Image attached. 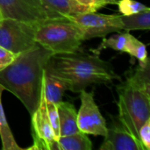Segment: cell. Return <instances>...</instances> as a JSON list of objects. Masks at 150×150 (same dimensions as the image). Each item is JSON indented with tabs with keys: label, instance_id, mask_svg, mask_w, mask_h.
Instances as JSON below:
<instances>
[{
	"label": "cell",
	"instance_id": "6",
	"mask_svg": "<svg viewBox=\"0 0 150 150\" xmlns=\"http://www.w3.org/2000/svg\"><path fill=\"white\" fill-rule=\"evenodd\" d=\"M83 33V39L104 38L109 33L122 30V22L120 15H108L90 11L70 18Z\"/></svg>",
	"mask_w": 150,
	"mask_h": 150
},
{
	"label": "cell",
	"instance_id": "18",
	"mask_svg": "<svg viewBox=\"0 0 150 150\" xmlns=\"http://www.w3.org/2000/svg\"><path fill=\"white\" fill-rule=\"evenodd\" d=\"M126 53L138 59L140 63H144L147 61H149L145 44L140 41L132 34H129Z\"/></svg>",
	"mask_w": 150,
	"mask_h": 150
},
{
	"label": "cell",
	"instance_id": "21",
	"mask_svg": "<svg viewBox=\"0 0 150 150\" xmlns=\"http://www.w3.org/2000/svg\"><path fill=\"white\" fill-rule=\"evenodd\" d=\"M19 54L12 53L0 46V71L7 68L18 57Z\"/></svg>",
	"mask_w": 150,
	"mask_h": 150
},
{
	"label": "cell",
	"instance_id": "4",
	"mask_svg": "<svg viewBox=\"0 0 150 150\" xmlns=\"http://www.w3.org/2000/svg\"><path fill=\"white\" fill-rule=\"evenodd\" d=\"M35 40L54 54L77 52L84 40L83 33L70 18H54L36 25Z\"/></svg>",
	"mask_w": 150,
	"mask_h": 150
},
{
	"label": "cell",
	"instance_id": "15",
	"mask_svg": "<svg viewBox=\"0 0 150 150\" xmlns=\"http://www.w3.org/2000/svg\"><path fill=\"white\" fill-rule=\"evenodd\" d=\"M122 22V30H149L150 29V9L140 11L132 15L120 16Z\"/></svg>",
	"mask_w": 150,
	"mask_h": 150
},
{
	"label": "cell",
	"instance_id": "8",
	"mask_svg": "<svg viewBox=\"0 0 150 150\" xmlns=\"http://www.w3.org/2000/svg\"><path fill=\"white\" fill-rule=\"evenodd\" d=\"M0 17L34 24L50 18L41 0H0Z\"/></svg>",
	"mask_w": 150,
	"mask_h": 150
},
{
	"label": "cell",
	"instance_id": "10",
	"mask_svg": "<svg viewBox=\"0 0 150 150\" xmlns=\"http://www.w3.org/2000/svg\"><path fill=\"white\" fill-rule=\"evenodd\" d=\"M100 150H145L143 145L134 138L120 122L107 127Z\"/></svg>",
	"mask_w": 150,
	"mask_h": 150
},
{
	"label": "cell",
	"instance_id": "20",
	"mask_svg": "<svg viewBox=\"0 0 150 150\" xmlns=\"http://www.w3.org/2000/svg\"><path fill=\"white\" fill-rule=\"evenodd\" d=\"M47 102V115L49 119L50 125L52 127L53 132L54 134L56 141H58L60 137V122H59V115L56 108V105L51 102Z\"/></svg>",
	"mask_w": 150,
	"mask_h": 150
},
{
	"label": "cell",
	"instance_id": "12",
	"mask_svg": "<svg viewBox=\"0 0 150 150\" xmlns=\"http://www.w3.org/2000/svg\"><path fill=\"white\" fill-rule=\"evenodd\" d=\"M60 122V136H66L79 132L77 127V112L69 102L61 101L56 104Z\"/></svg>",
	"mask_w": 150,
	"mask_h": 150
},
{
	"label": "cell",
	"instance_id": "3",
	"mask_svg": "<svg viewBox=\"0 0 150 150\" xmlns=\"http://www.w3.org/2000/svg\"><path fill=\"white\" fill-rule=\"evenodd\" d=\"M149 74V61H147L140 63L126 81L117 86L119 120L139 142V130L150 119Z\"/></svg>",
	"mask_w": 150,
	"mask_h": 150
},
{
	"label": "cell",
	"instance_id": "17",
	"mask_svg": "<svg viewBox=\"0 0 150 150\" xmlns=\"http://www.w3.org/2000/svg\"><path fill=\"white\" fill-rule=\"evenodd\" d=\"M129 34H130L129 33H126L114 34V35H112V36H111L110 38H107V39H105L104 37L102 42L98 47V48H96L95 50H92V51L95 54H99L100 52L103 49L112 48L114 50L126 53L127 47V42H128V38H129Z\"/></svg>",
	"mask_w": 150,
	"mask_h": 150
},
{
	"label": "cell",
	"instance_id": "5",
	"mask_svg": "<svg viewBox=\"0 0 150 150\" xmlns=\"http://www.w3.org/2000/svg\"><path fill=\"white\" fill-rule=\"evenodd\" d=\"M37 24L10 18H1L0 46L15 54L30 49L37 43L35 40Z\"/></svg>",
	"mask_w": 150,
	"mask_h": 150
},
{
	"label": "cell",
	"instance_id": "7",
	"mask_svg": "<svg viewBox=\"0 0 150 150\" xmlns=\"http://www.w3.org/2000/svg\"><path fill=\"white\" fill-rule=\"evenodd\" d=\"M32 117V135L33 146L29 149L59 150V145L55 139L52 127L49 122L47 102L44 92V83L42 77V88L40 102L37 110L31 115Z\"/></svg>",
	"mask_w": 150,
	"mask_h": 150
},
{
	"label": "cell",
	"instance_id": "1",
	"mask_svg": "<svg viewBox=\"0 0 150 150\" xmlns=\"http://www.w3.org/2000/svg\"><path fill=\"white\" fill-rule=\"evenodd\" d=\"M53 55V52L36 43L0 71V84L21 101L30 115L39 107L43 72Z\"/></svg>",
	"mask_w": 150,
	"mask_h": 150
},
{
	"label": "cell",
	"instance_id": "22",
	"mask_svg": "<svg viewBox=\"0 0 150 150\" xmlns=\"http://www.w3.org/2000/svg\"><path fill=\"white\" fill-rule=\"evenodd\" d=\"M139 139L145 150H150V119L141 127L139 130Z\"/></svg>",
	"mask_w": 150,
	"mask_h": 150
},
{
	"label": "cell",
	"instance_id": "9",
	"mask_svg": "<svg viewBox=\"0 0 150 150\" xmlns=\"http://www.w3.org/2000/svg\"><path fill=\"white\" fill-rule=\"evenodd\" d=\"M80 99L81 106L77 112L78 129L86 134L105 137L107 131L106 120L95 102L93 93L83 90L80 92Z\"/></svg>",
	"mask_w": 150,
	"mask_h": 150
},
{
	"label": "cell",
	"instance_id": "11",
	"mask_svg": "<svg viewBox=\"0 0 150 150\" xmlns=\"http://www.w3.org/2000/svg\"><path fill=\"white\" fill-rule=\"evenodd\" d=\"M46 6L50 18H71L76 15L95 11L91 8L79 4L76 0H41Z\"/></svg>",
	"mask_w": 150,
	"mask_h": 150
},
{
	"label": "cell",
	"instance_id": "14",
	"mask_svg": "<svg viewBox=\"0 0 150 150\" xmlns=\"http://www.w3.org/2000/svg\"><path fill=\"white\" fill-rule=\"evenodd\" d=\"M59 150H91L92 143L86 134L79 131L76 134L60 136L58 141Z\"/></svg>",
	"mask_w": 150,
	"mask_h": 150
},
{
	"label": "cell",
	"instance_id": "13",
	"mask_svg": "<svg viewBox=\"0 0 150 150\" xmlns=\"http://www.w3.org/2000/svg\"><path fill=\"white\" fill-rule=\"evenodd\" d=\"M44 92L46 100L54 104L62 101L63 93L68 91L66 83L61 79L50 75L44 69L43 72Z\"/></svg>",
	"mask_w": 150,
	"mask_h": 150
},
{
	"label": "cell",
	"instance_id": "24",
	"mask_svg": "<svg viewBox=\"0 0 150 150\" xmlns=\"http://www.w3.org/2000/svg\"><path fill=\"white\" fill-rule=\"evenodd\" d=\"M1 18H1V17H0V20H1Z\"/></svg>",
	"mask_w": 150,
	"mask_h": 150
},
{
	"label": "cell",
	"instance_id": "2",
	"mask_svg": "<svg viewBox=\"0 0 150 150\" xmlns=\"http://www.w3.org/2000/svg\"><path fill=\"white\" fill-rule=\"evenodd\" d=\"M45 70L63 81L68 91L76 93L91 84H110L114 80L121 79L112 65L95 53L54 54L47 62Z\"/></svg>",
	"mask_w": 150,
	"mask_h": 150
},
{
	"label": "cell",
	"instance_id": "19",
	"mask_svg": "<svg viewBox=\"0 0 150 150\" xmlns=\"http://www.w3.org/2000/svg\"><path fill=\"white\" fill-rule=\"evenodd\" d=\"M117 5L122 15H132L149 9L143 4L135 0H118Z\"/></svg>",
	"mask_w": 150,
	"mask_h": 150
},
{
	"label": "cell",
	"instance_id": "16",
	"mask_svg": "<svg viewBox=\"0 0 150 150\" xmlns=\"http://www.w3.org/2000/svg\"><path fill=\"white\" fill-rule=\"evenodd\" d=\"M4 91V87L0 84V138L2 142L3 150H22L16 142L11 130L7 123L4 111L2 105V93Z\"/></svg>",
	"mask_w": 150,
	"mask_h": 150
},
{
	"label": "cell",
	"instance_id": "23",
	"mask_svg": "<svg viewBox=\"0 0 150 150\" xmlns=\"http://www.w3.org/2000/svg\"><path fill=\"white\" fill-rule=\"evenodd\" d=\"M79 4L91 8L93 11H97L98 9L107 5V4H117L118 0H76Z\"/></svg>",
	"mask_w": 150,
	"mask_h": 150
}]
</instances>
